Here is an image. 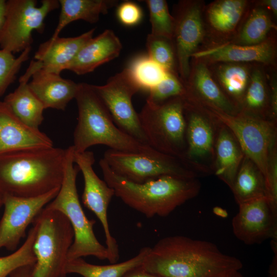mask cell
Instances as JSON below:
<instances>
[{"label":"cell","instance_id":"obj_26","mask_svg":"<svg viewBox=\"0 0 277 277\" xmlns=\"http://www.w3.org/2000/svg\"><path fill=\"white\" fill-rule=\"evenodd\" d=\"M61 12L57 26L51 36H58L62 30L70 23L83 20L95 23L101 14H105L117 3L114 0H59Z\"/></svg>","mask_w":277,"mask_h":277},{"label":"cell","instance_id":"obj_9","mask_svg":"<svg viewBox=\"0 0 277 277\" xmlns=\"http://www.w3.org/2000/svg\"><path fill=\"white\" fill-rule=\"evenodd\" d=\"M59 7L57 0L42 1L39 7L35 0L6 1L5 21L0 34L1 49L13 54L31 48L32 32H43L46 17Z\"/></svg>","mask_w":277,"mask_h":277},{"label":"cell","instance_id":"obj_3","mask_svg":"<svg viewBox=\"0 0 277 277\" xmlns=\"http://www.w3.org/2000/svg\"><path fill=\"white\" fill-rule=\"evenodd\" d=\"M104 180L115 196L148 218L165 217L196 196L201 184L196 178L164 175L143 183L130 181L114 173L103 158L99 161Z\"/></svg>","mask_w":277,"mask_h":277},{"label":"cell","instance_id":"obj_15","mask_svg":"<svg viewBox=\"0 0 277 277\" xmlns=\"http://www.w3.org/2000/svg\"><path fill=\"white\" fill-rule=\"evenodd\" d=\"M60 188L32 197L5 195L4 211L0 220V249L15 250L21 240L26 235L28 226L42 210L57 194Z\"/></svg>","mask_w":277,"mask_h":277},{"label":"cell","instance_id":"obj_42","mask_svg":"<svg viewBox=\"0 0 277 277\" xmlns=\"http://www.w3.org/2000/svg\"><path fill=\"white\" fill-rule=\"evenodd\" d=\"M33 265H27L19 267L13 271L9 276L10 277H29Z\"/></svg>","mask_w":277,"mask_h":277},{"label":"cell","instance_id":"obj_33","mask_svg":"<svg viewBox=\"0 0 277 277\" xmlns=\"http://www.w3.org/2000/svg\"><path fill=\"white\" fill-rule=\"evenodd\" d=\"M128 68L141 90L149 91L161 82L167 74L164 69L148 55L136 57Z\"/></svg>","mask_w":277,"mask_h":277},{"label":"cell","instance_id":"obj_28","mask_svg":"<svg viewBox=\"0 0 277 277\" xmlns=\"http://www.w3.org/2000/svg\"><path fill=\"white\" fill-rule=\"evenodd\" d=\"M151 247L140 249L134 257L121 263L98 265L89 263L82 258L68 261L67 273H76L83 277H122L128 271L142 266L148 256Z\"/></svg>","mask_w":277,"mask_h":277},{"label":"cell","instance_id":"obj_6","mask_svg":"<svg viewBox=\"0 0 277 277\" xmlns=\"http://www.w3.org/2000/svg\"><path fill=\"white\" fill-rule=\"evenodd\" d=\"M36 262L29 277H66L68 254L74 232L62 212L44 207L33 221Z\"/></svg>","mask_w":277,"mask_h":277},{"label":"cell","instance_id":"obj_4","mask_svg":"<svg viewBox=\"0 0 277 277\" xmlns=\"http://www.w3.org/2000/svg\"><path fill=\"white\" fill-rule=\"evenodd\" d=\"M77 124L73 133L74 151L83 152L96 145L127 152L155 155L160 153L130 136L114 124L93 85L78 83L75 97Z\"/></svg>","mask_w":277,"mask_h":277},{"label":"cell","instance_id":"obj_1","mask_svg":"<svg viewBox=\"0 0 277 277\" xmlns=\"http://www.w3.org/2000/svg\"><path fill=\"white\" fill-rule=\"evenodd\" d=\"M142 267L160 277H225L243 264L210 242L174 235L151 248Z\"/></svg>","mask_w":277,"mask_h":277},{"label":"cell","instance_id":"obj_38","mask_svg":"<svg viewBox=\"0 0 277 277\" xmlns=\"http://www.w3.org/2000/svg\"><path fill=\"white\" fill-rule=\"evenodd\" d=\"M116 15L122 24L127 26H133L141 22L143 12L140 7L136 3L126 1L118 6Z\"/></svg>","mask_w":277,"mask_h":277},{"label":"cell","instance_id":"obj_40","mask_svg":"<svg viewBox=\"0 0 277 277\" xmlns=\"http://www.w3.org/2000/svg\"><path fill=\"white\" fill-rule=\"evenodd\" d=\"M122 277H160L145 271L142 266L134 268L124 274Z\"/></svg>","mask_w":277,"mask_h":277},{"label":"cell","instance_id":"obj_29","mask_svg":"<svg viewBox=\"0 0 277 277\" xmlns=\"http://www.w3.org/2000/svg\"><path fill=\"white\" fill-rule=\"evenodd\" d=\"M263 66L253 65L248 85L240 106V111L269 119V84Z\"/></svg>","mask_w":277,"mask_h":277},{"label":"cell","instance_id":"obj_19","mask_svg":"<svg viewBox=\"0 0 277 277\" xmlns=\"http://www.w3.org/2000/svg\"><path fill=\"white\" fill-rule=\"evenodd\" d=\"M193 59L189 77L184 83L186 95L184 100L209 105L229 114L238 113L239 108L217 85L208 65L202 60Z\"/></svg>","mask_w":277,"mask_h":277},{"label":"cell","instance_id":"obj_45","mask_svg":"<svg viewBox=\"0 0 277 277\" xmlns=\"http://www.w3.org/2000/svg\"><path fill=\"white\" fill-rule=\"evenodd\" d=\"M213 212L217 215L225 217L227 216V212L222 208L216 207L213 208Z\"/></svg>","mask_w":277,"mask_h":277},{"label":"cell","instance_id":"obj_37","mask_svg":"<svg viewBox=\"0 0 277 277\" xmlns=\"http://www.w3.org/2000/svg\"><path fill=\"white\" fill-rule=\"evenodd\" d=\"M31 48H29L16 57L10 52L0 49V97L15 81L23 64L29 58Z\"/></svg>","mask_w":277,"mask_h":277},{"label":"cell","instance_id":"obj_32","mask_svg":"<svg viewBox=\"0 0 277 277\" xmlns=\"http://www.w3.org/2000/svg\"><path fill=\"white\" fill-rule=\"evenodd\" d=\"M146 48L148 57L166 72L178 74L173 40L150 33L146 38Z\"/></svg>","mask_w":277,"mask_h":277},{"label":"cell","instance_id":"obj_46","mask_svg":"<svg viewBox=\"0 0 277 277\" xmlns=\"http://www.w3.org/2000/svg\"><path fill=\"white\" fill-rule=\"evenodd\" d=\"M225 277H245L239 271H233Z\"/></svg>","mask_w":277,"mask_h":277},{"label":"cell","instance_id":"obj_21","mask_svg":"<svg viewBox=\"0 0 277 277\" xmlns=\"http://www.w3.org/2000/svg\"><path fill=\"white\" fill-rule=\"evenodd\" d=\"M122 49L119 38L107 29L88 41L80 50L66 70L77 75L93 71L100 66L117 57Z\"/></svg>","mask_w":277,"mask_h":277},{"label":"cell","instance_id":"obj_24","mask_svg":"<svg viewBox=\"0 0 277 277\" xmlns=\"http://www.w3.org/2000/svg\"><path fill=\"white\" fill-rule=\"evenodd\" d=\"M249 4L247 0H216L210 3L205 10V17L213 36L225 38L234 36Z\"/></svg>","mask_w":277,"mask_h":277},{"label":"cell","instance_id":"obj_13","mask_svg":"<svg viewBox=\"0 0 277 277\" xmlns=\"http://www.w3.org/2000/svg\"><path fill=\"white\" fill-rule=\"evenodd\" d=\"M73 161L81 171L84 178L82 202L100 221L109 253L108 260L111 264L116 263L120 258L119 248L115 239L111 234L107 217L108 208L112 197L115 195L114 191L94 172L93 165L95 157L93 152L86 150L76 152L74 151Z\"/></svg>","mask_w":277,"mask_h":277},{"label":"cell","instance_id":"obj_23","mask_svg":"<svg viewBox=\"0 0 277 277\" xmlns=\"http://www.w3.org/2000/svg\"><path fill=\"white\" fill-rule=\"evenodd\" d=\"M217 122L213 172L231 189L245 155L231 131Z\"/></svg>","mask_w":277,"mask_h":277},{"label":"cell","instance_id":"obj_30","mask_svg":"<svg viewBox=\"0 0 277 277\" xmlns=\"http://www.w3.org/2000/svg\"><path fill=\"white\" fill-rule=\"evenodd\" d=\"M250 10L239 31L228 43L243 46L258 45L265 41L271 31L276 29L271 13L267 9L255 5Z\"/></svg>","mask_w":277,"mask_h":277},{"label":"cell","instance_id":"obj_39","mask_svg":"<svg viewBox=\"0 0 277 277\" xmlns=\"http://www.w3.org/2000/svg\"><path fill=\"white\" fill-rule=\"evenodd\" d=\"M268 83L269 89V120L276 122L277 119V79L276 73L272 74Z\"/></svg>","mask_w":277,"mask_h":277},{"label":"cell","instance_id":"obj_7","mask_svg":"<svg viewBox=\"0 0 277 277\" xmlns=\"http://www.w3.org/2000/svg\"><path fill=\"white\" fill-rule=\"evenodd\" d=\"M192 102L231 131L244 155L260 169L266 184L270 156L277 147L276 122L241 111L229 114L211 106Z\"/></svg>","mask_w":277,"mask_h":277},{"label":"cell","instance_id":"obj_5","mask_svg":"<svg viewBox=\"0 0 277 277\" xmlns=\"http://www.w3.org/2000/svg\"><path fill=\"white\" fill-rule=\"evenodd\" d=\"M73 153V146L69 147L59 191L45 207L62 212L72 226L74 239L69 250L68 261L87 256L108 260L107 247L100 243L93 231L95 220L87 217L81 205L76 187V177L80 169L74 164Z\"/></svg>","mask_w":277,"mask_h":277},{"label":"cell","instance_id":"obj_31","mask_svg":"<svg viewBox=\"0 0 277 277\" xmlns=\"http://www.w3.org/2000/svg\"><path fill=\"white\" fill-rule=\"evenodd\" d=\"M3 101L23 123L32 128L39 129L44 120L45 109L30 89L28 82H19L18 86L7 95Z\"/></svg>","mask_w":277,"mask_h":277},{"label":"cell","instance_id":"obj_25","mask_svg":"<svg viewBox=\"0 0 277 277\" xmlns=\"http://www.w3.org/2000/svg\"><path fill=\"white\" fill-rule=\"evenodd\" d=\"M253 65L236 63H217L208 65L217 85L239 109L248 85Z\"/></svg>","mask_w":277,"mask_h":277},{"label":"cell","instance_id":"obj_14","mask_svg":"<svg viewBox=\"0 0 277 277\" xmlns=\"http://www.w3.org/2000/svg\"><path fill=\"white\" fill-rule=\"evenodd\" d=\"M204 10L201 1H181L177 7L173 42L178 73L184 83L190 74L191 59L206 35Z\"/></svg>","mask_w":277,"mask_h":277},{"label":"cell","instance_id":"obj_17","mask_svg":"<svg viewBox=\"0 0 277 277\" xmlns=\"http://www.w3.org/2000/svg\"><path fill=\"white\" fill-rule=\"evenodd\" d=\"M94 29L78 36L50 38L42 43L34 59L19 81L28 82L32 74L38 69L61 73L72 61L81 48L93 37Z\"/></svg>","mask_w":277,"mask_h":277},{"label":"cell","instance_id":"obj_41","mask_svg":"<svg viewBox=\"0 0 277 277\" xmlns=\"http://www.w3.org/2000/svg\"><path fill=\"white\" fill-rule=\"evenodd\" d=\"M256 5L264 7L274 16L277 15V1L276 0H261L257 1Z\"/></svg>","mask_w":277,"mask_h":277},{"label":"cell","instance_id":"obj_44","mask_svg":"<svg viewBox=\"0 0 277 277\" xmlns=\"http://www.w3.org/2000/svg\"><path fill=\"white\" fill-rule=\"evenodd\" d=\"M6 1L5 0H0V34L5 21Z\"/></svg>","mask_w":277,"mask_h":277},{"label":"cell","instance_id":"obj_47","mask_svg":"<svg viewBox=\"0 0 277 277\" xmlns=\"http://www.w3.org/2000/svg\"><path fill=\"white\" fill-rule=\"evenodd\" d=\"M5 194L0 191V209L4 205Z\"/></svg>","mask_w":277,"mask_h":277},{"label":"cell","instance_id":"obj_35","mask_svg":"<svg viewBox=\"0 0 277 277\" xmlns=\"http://www.w3.org/2000/svg\"><path fill=\"white\" fill-rule=\"evenodd\" d=\"M151 25V34L173 40L175 19L165 0H146Z\"/></svg>","mask_w":277,"mask_h":277},{"label":"cell","instance_id":"obj_10","mask_svg":"<svg viewBox=\"0 0 277 277\" xmlns=\"http://www.w3.org/2000/svg\"><path fill=\"white\" fill-rule=\"evenodd\" d=\"M118 175L134 183H143L164 175L195 178L197 173L177 157L159 153L155 155L123 152L108 149L103 157Z\"/></svg>","mask_w":277,"mask_h":277},{"label":"cell","instance_id":"obj_18","mask_svg":"<svg viewBox=\"0 0 277 277\" xmlns=\"http://www.w3.org/2000/svg\"><path fill=\"white\" fill-rule=\"evenodd\" d=\"M276 55L275 39L269 36L264 42L255 45L243 46L227 43L212 46L198 51L192 58L202 60L208 65L236 63L271 66L275 65Z\"/></svg>","mask_w":277,"mask_h":277},{"label":"cell","instance_id":"obj_20","mask_svg":"<svg viewBox=\"0 0 277 277\" xmlns=\"http://www.w3.org/2000/svg\"><path fill=\"white\" fill-rule=\"evenodd\" d=\"M53 146L52 141L45 133L23 123L8 105L0 101V154Z\"/></svg>","mask_w":277,"mask_h":277},{"label":"cell","instance_id":"obj_2","mask_svg":"<svg viewBox=\"0 0 277 277\" xmlns=\"http://www.w3.org/2000/svg\"><path fill=\"white\" fill-rule=\"evenodd\" d=\"M67 149H23L0 154V191L5 195L32 197L60 188Z\"/></svg>","mask_w":277,"mask_h":277},{"label":"cell","instance_id":"obj_22","mask_svg":"<svg viewBox=\"0 0 277 277\" xmlns=\"http://www.w3.org/2000/svg\"><path fill=\"white\" fill-rule=\"evenodd\" d=\"M28 85L45 109L64 110L75 98L78 84L63 78L60 73L38 69L32 74Z\"/></svg>","mask_w":277,"mask_h":277},{"label":"cell","instance_id":"obj_36","mask_svg":"<svg viewBox=\"0 0 277 277\" xmlns=\"http://www.w3.org/2000/svg\"><path fill=\"white\" fill-rule=\"evenodd\" d=\"M186 95L183 81L178 74L167 72L166 76L149 90L146 102L152 105H160L167 100Z\"/></svg>","mask_w":277,"mask_h":277},{"label":"cell","instance_id":"obj_12","mask_svg":"<svg viewBox=\"0 0 277 277\" xmlns=\"http://www.w3.org/2000/svg\"><path fill=\"white\" fill-rule=\"evenodd\" d=\"M184 102L186 142L184 161L195 172H213L218 122L197 105L185 100Z\"/></svg>","mask_w":277,"mask_h":277},{"label":"cell","instance_id":"obj_11","mask_svg":"<svg viewBox=\"0 0 277 277\" xmlns=\"http://www.w3.org/2000/svg\"><path fill=\"white\" fill-rule=\"evenodd\" d=\"M93 86L115 125L136 140L148 145L138 113L132 103L133 96L141 89L128 68L110 77L105 85Z\"/></svg>","mask_w":277,"mask_h":277},{"label":"cell","instance_id":"obj_8","mask_svg":"<svg viewBox=\"0 0 277 277\" xmlns=\"http://www.w3.org/2000/svg\"><path fill=\"white\" fill-rule=\"evenodd\" d=\"M184 104L182 97L157 105L146 102L138 113L148 145L160 153L183 161L186 150Z\"/></svg>","mask_w":277,"mask_h":277},{"label":"cell","instance_id":"obj_34","mask_svg":"<svg viewBox=\"0 0 277 277\" xmlns=\"http://www.w3.org/2000/svg\"><path fill=\"white\" fill-rule=\"evenodd\" d=\"M35 233L36 228L33 225L26 241L17 250L8 255L0 257V277H7L19 267L35 264L33 245Z\"/></svg>","mask_w":277,"mask_h":277},{"label":"cell","instance_id":"obj_27","mask_svg":"<svg viewBox=\"0 0 277 277\" xmlns=\"http://www.w3.org/2000/svg\"><path fill=\"white\" fill-rule=\"evenodd\" d=\"M237 204L268 198L265 177L257 166L244 155L231 188Z\"/></svg>","mask_w":277,"mask_h":277},{"label":"cell","instance_id":"obj_16","mask_svg":"<svg viewBox=\"0 0 277 277\" xmlns=\"http://www.w3.org/2000/svg\"><path fill=\"white\" fill-rule=\"evenodd\" d=\"M239 211L232 221L235 236L247 245L261 244L277 238V209L266 197L239 205Z\"/></svg>","mask_w":277,"mask_h":277},{"label":"cell","instance_id":"obj_43","mask_svg":"<svg viewBox=\"0 0 277 277\" xmlns=\"http://www.w3.org/2000/svg\"><path fill=\"white\" fill-rule=\"evenodd\" d=\"M268 277H277V255L275 253L269 266Z\"/></svg>","mask_w":277,"mask_h":277}]
</instances>
